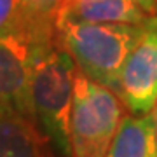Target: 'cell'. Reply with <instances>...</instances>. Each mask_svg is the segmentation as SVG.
I'll return each instance as SVG.
<instances>
[{"label":"cell","instance_id":"cell-4","mask_svg":"<svg viewBox=\"0 0 157 157\" xmlns=\"http://www.w3.org/2000/svg\"><path fill=\"white\" fill-rule=\"evenodd\" d=\"M56 35H40L23 25L0 35V108L35 121L32 103V73L39 42ZM37 122V121H35Z\"/></svg>","mask_w":157,"mask_h":157},{"label":"cell","instance_id":"cell-7","mask_svg":"<svg viewBox=\"0 0 157 157\" xmlns=\"http://www.w3.org/2000/svg\"><path fill=\"white\" fill-rule=\"evenodd\" d=\"M148 16L135 0H65L56 21L140 25Z\"/></svg>","mask_w":157,"mask_h":157},{"label":"cell","instance_id":"cell-2","mask_svg":"<svg viewBox=\"0 0 157 157\" xmlns=\"http://www.w3.org/2000/svg\"><path fill=\"white\" fill-rule=\"evenodd\" d=\"M77 67L56 37L39 42L32 73L35 121L58 157H72L70 119Z\"/></svg>","mask_w":157,"mask_h":157},{"label":"cell","instance_id":"cell-12","mask_svg":"<svg viewBox=\"0 0 157 157\" xmlns=\"http://www.w3.org/2000/svg\"><path fill=\"white\" fill-rule=\"evenodd\" d=\"M154 119H155V133H157V105L154 108Z\"/></svg>","mask_w":157,"mask_h":157},{"label":"cell","instance_id":"cell-10","mask_svg":"<svg viewBox=\"0 0 157 157\" xmlns=\"http://www.w3.org/2000/svg\"><path fill=\"white\" fill-rule=\"evenodd\" d=\"M26 25L25 0H0V35Z\"/></svg>","mask_w":157,"mask_h":157},{"label":"cell","instance_id":"cell-9","mask_svg":"<svg viewBox=\"0 0 157 157\" xmlns=\"http://www.w3.org/2000/svg\"><path fill=\"white\" fill-rule=\"evenodd\" d=\"M65 0H25V17L40 35H56V17Z\"/></svg>","mask_w":157,"mask_h":157},{"label":"cell","instance_id":"cell-6","mask_svg":"<svg viewBox=\"0 0 157 157\" xmlns=\"http://www.w3.org/2000/svg\"><path fill=\"white\" fill-rule=\"evenodd\" d=\"M0 157H58L33 119L0 108Z\"/></svg>","mask_w":157,"mask_h":157},{"label":"cell","instance_id":"cell-11","mask_svg":"<svg viewBox=\"0 0 157 157\" xmlns=\"http://www.w3.org/2000/svg\"><path fill=\"white\" fill-rule=\"evenodd\" d=\"M147 14H157V0H135Z\"/></svg>","mask_w":157,"mask_h":157},{"label":"cell","instance_id":"cell-8","mask_svg":"<svg viewBox=\"0 0 157 157\" xmlns=\"http://www.w3.org/2000/svg\"><path fill=\"white\" fill-rule=\"evenodd\" d=\"M105 157H157L154 112L124 115Z\"/></svg>","mask_w":157,"mask_h":157},{"label":"cell","instance_id":"cell-3","mask_svg":"<svg viewBox=\"0 0 157 157\" xmlns=\"http://www.w3.org/2000/svg\"><path fill=\"white\" fill-rule=\"evenodd\" d=\"M124 103L105 86L77 72L73 89L72 157H105L124 119Z\"/></svg>","mask_w":157,"mask_h":157},{"label":"cell","instance_id":"cell-1","mask_svg":"<svg viewBox=\"0 0 157 157\" xmlns=\"http://www.w3.org/2000/svg\"><path fill=\"white\" fill-rule=\"evenodd\" d=\"M143 32L145 23L56 21V40L70 54L77 72L113 93L119 89L124 63Z\"/></svg>","mask_w":157,"mask_h":157},{"label":"cell","instance_id":"cell-5","mask_svg":"<svg viewBox=\"0 0 157 157\" xmlns=\"http://www.w3.org/2000/svg\"><path fill=\"white\" fill-rule=\"evenodd\" d=\"M117 96L131 113H152L157 105V14L145 21V32L121 72Z\"/></svg>","mask_w":157,"mask_h":157}]
</instances>
